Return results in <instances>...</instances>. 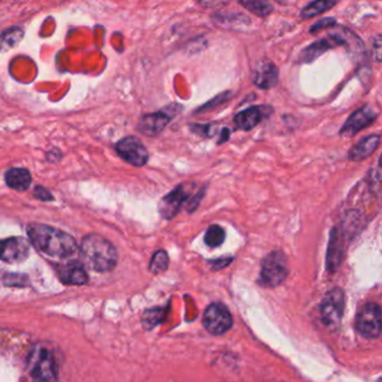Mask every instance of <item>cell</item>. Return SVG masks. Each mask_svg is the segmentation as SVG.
<instances>
[{"instance_id":"obj_1","label":"cell","mask_w":382,"mask_h":382,"mask_svg":"<svg viewBox=\"0 0 382 382\" xmlns=\"http://www.w3.org/2000/svg\"><path fill=\"white\" fill-rule=\"evenodd\" d=\"M27 234L31 243L51 257H71L78 251L73 236L50 225L32 223L27 227Z\"/></svg>"},{"instance_id":"obj_2","label":"cell","mask_w":382,"mask_h":382,"mask_svg":"<svg viewBox=\"0 0 382 382\" xmlns=\"http://www.w3.org/2000/svg\"><path fill=\"white\" fill-rule=\"evenodd\" d=\"M81 254L96 272H110L117 265V250L100 234H91L82 240Z\"/></svg>"},{"instance_id":"obj_3","label":"cell","mask_w":382,"mask_h":382,"mask_svg":"<svg viewBox=\"0 0 382 382\" xmlns=\"http://www.w3.org/2000/svg\"><path fill=\"white\" fill-rule=\"evenodd\" d=\"M356 42H360L359 37L354 35L349 30L342 28L336 30V32L331 33L327 37L320 38L318 41L313 42L312 44L305 47L299 54V62L301 63H312L318 58L323 55L327 51L334 49L336 46L345 47L351 49L356 45Z\"/></svg>"},{"instance_id":"obj_4","label":"cell","mask_w":382,"mask_h":382,"mask_svg":"<svg viewBox=\"0 0 382 382\" xmlns=\"http://www.w3.org/2000/svg\"><path fill=\"white\" fill-rule=\"evenodd\" d=\"M28 372L40 382H58V363L54 354L44 347H35L27 359Z\"/></svg>"},{"instance_id":"obj_5","label":"cell","mask_w":382,"mask_h":382,"mask_svg":"<svg viewBox=\"0 0 382 382\" xmlns=\"http://www.w3.org/2000/svg\"><path fill=\"white\" fill-rule=\"evenodd\" d=\"M288 275L287 258L281 251H272L263 258L260 281L267 287H276L284 283Z\"/></svg>"},{"instance_id":"obj_6","label":"cell","mask_w":382,"mask_h":382,"mask_svg":"<svg viewBox=\"0 0 382 382\" xmlns=\"http://www.w3.org/2000/svg\"><path fill=\"white\" fill-rule=\"evenodd\" d=\"M196 183L180 184L174 190L164 196L158 205V212L165 220H172L180 214L185 202L191 199V193Z\"/></svg>"},{"instance_id":"obj_7","label":"cell","mask_w":382,"mask_h":382,"mask_svg":"<svg viewBox=\"0 0 382 382\" xmlns=\"http://www.w3.org/2000/svg\"><path fill=\"white\" fill-rule=\"evenodd\" d=\"M203 324L207 332L214 336H222L232 327L234 318L223 304L214 303L205 309Z\"/></svg>"},{"instance_id":"obj_8","label":"cell","mask_w":382,"mask_h":382,"mask_svg":"<svg viewBox=\"0 0 382 382\" xmlns=\"http://www.w3.org/2000/svg\"><path fill=\"white\" fill-rule=\"evenodd\" d=\"M345 293L340 288H334L325 295L321 304V318L329 327H338L345 313Z\"/></svg>"},{"instance_id":"obj_9","label":"cell","mask_w":382,"mask_h":382,"mask_svg":"<svg viewBox=\"0 0 382 382\" xmlns=\"http://www.w3.org/2000/svg\"><path fill=\"white\" fill-rule=\"evenodd\" d=\"M356 327L365 338H378L381 333V309L379 305L369 303L362 307L356 316Z\"/></svg>"},{"instance_id":"obj_10","label":"cell","mask_w":382,"mask_h":382,"mask_svg":"<svg viewBox=\"0 0 382 382\" xmlns=\"http://www.w3.org/2000/svg\"><path fill=\"white\" fill-rule=\"evenodd\" d=\"M120 157L134 166H144L149 159V153L141 140L134 136L123 138L116 145Z\"/></svg>"},{"instance_id":"obj_11","label":"cell","mask_w":382,"mask_h":382,"mask_svg":"<svg viewBox=\"0 0 382 382\" xmlns=\"http://www.w3.org/2000/svg\"><path fill=\"white\" fill-rule=\"evenodd\" d=\"M272 114L274 109L270 105H254L236 114L234 118V125L241 132H250Z\"/></svg>"},{"instance_id":"obj_12","label":"cell","mask_w":382,"mask_h":382,"mask_svg":"<svg viewBox=\"0 0 382 382\" xmlns=\"http://www.w3.org/2000/svg\"><path fill=\"white\" fill-rule=\"evenodd\" d=\"M376 118H378V114L374 109L371 108L370 105H363L351 114L342 127L340 134L343 137H354L358 132L367 128L371 123H374Z\"/></svg>"},{"instance_id":"obj_13","label":"cell","mask_w":382,"mask_h":382,"mask_svg":"<svg viewBox=\"0 0 382 382\" xmlns=\"http://www.w3.org/2000/svg\"><path fill=\"white\" fill-rule=\"evenodd\" d=\"M30 254V245L21 236L0 240V260L5 263H21Z\"/></svg>"},{"instance_id":"obj_14","label":"cell","mask_w":382,"mask_h":382,"mask_svg":"<svg viewBox=\"0 0 382 382\" xmlns=\"http://www.w3.org/2000/svg\"><path fill=\"white\" fill-rule=\"evenodd\" d=\"M169 111H171V107L168 109L158 111V112H153V114L143 116L139 120V125H138L139 132L148 137H155L161 134L175 116V114H171Z\"/></svg>"},{"instance_id":"obj_15","label":"cell","mask_w":382,"mask_h":382,"mask_svg":"<svg viewBox=\"0 0 382 382\" xmlns=\"http://www.w3.org/2000/svg\"><path fill=\"white\" fill-rule=\"evenodd\" d=\"M278 67L270 61H261L254 71V83L257 88L270 90L278 85Z\"/></svg>"},{"instance_id":"obj_16","label":"cell","mask_w":382,"mask_h":382,"mask_svg":"<svg viewBox=\"0 0 382 382\" xmlns=\"http://www.w3.org/2000/svg\"><path fill=\"white\" fill-rule=\"evenodd\" d=\"M380 134H370L362 138L356 146H353L349 152V159L352 162H362L370 157L380 146Z\"/></svg>"},{"instance_id":"obj_17","label":"cell","mask_w":382,"mask_h":382,"mask_svg":"<svg viewBox=\"0 0 382 382\" xmlns=\"http://www.w3.org/2000/svg\"><path fill=\"white\" fill-rule=\"evenodd\" d=\"M59 277L67 285H85L88 283V274L79 263H70L59 269Z\"/></svg>"},{"instance_id":"obj_18","label":"cell","mask_w":382,"mask_h":382,"mask_svg":"<svg viewBox=\"0 0 382 382\" xmlns=\"http://www.w3.org/2000/svg\"><path fill=\"white\" fill-rule=\"evenodd\" d=\"M7 185L16 191H26L32 183L31 173L25 168H12L7 171L5 175Z\"/></svg>"},{"instance_id":"obj_19","label":"cell","mask_w":382,"mask_h":382,"mask_svg":"<svg viewBox=\"0 0 382 382\" xmlns=\"http://www.w3.org/2000/svg\"><path fill=\"white\" fill-rule=\"evenodd\" d=\"M336 1H330V0H318L309 3L306 7L302 9L301 17L303 19L315 17V16L323 14V12L330 10L332 7L336 6Z\"/></svg>"},{"instance_id":"obj_20","label":"cell","mask_w":382,"mask_h":382,"mask_svg":"<svg viewBox=\"0 0 382 382\" xmlns=\"http://www.w3.org/2000/svg\"><path fill=\"white\" fill-rule=\"evenodd\" d=\"M240 5L248 9L249 12H254V15L259 17H267L272 14L274 7L272 3L263 1V0H240Z\"/></svg>"},{"instance_id":"obj_21","label":"cell","mask_w":382,"mask_h":382,"mask_svg":"<svg viewBox=\"0 0 382 382\" xmlns=\"http://www.w3.org/2000/svg\"><path fill=\"white\" fill-rule=\"evenodd\" d=\"M225 229L218 225H211L205 232V243L207 247L211 248H218L222 243H225Z\"/></svg>"},{"instance_id":"obj_22","label":"cell","mask_w":382,"mask_h":382,"mask_svg":"<svg viewBox=\"0 0 382 382\" xmlns=\"http://www.w3.org/2000/svg\"><path fill=\"white\" fill-rule=\"evenodd\" d=\"M168 254L165 250H158L153 256L150 263H149V270L153 274H162L168 268Z\"/></svg>"},{"instance_id":"obj_23","label":"cell","mask_w":382,"mask_h":382,"mask_svg":"<svg viewBox=\"0 0 382 382\" xmlns=\"http://www.w3.org/2000/svg\"><path fill=\"white\" fill-rule=\"evenodd\" d=\"M216 123H205V125H200V123H190V130L198 136L201 137L211 138L214 137L216 132Z\"/></svg>"},{"instance_id":"obj_24","label":"cell","mask_w":382,"mask_h":382,"mask_svg":"<svg viewBox=\"0 0 382 382\" xmlns=\"http://www.w3.org/2000/svg\"><path fill=\"white\" fill-rule=\"evenodd\" d=\"M231 92L230 91H225L223 94L216 96L214 99L210 100L209 103H205V105L200 107L198 110H196V114H200V112H205V111L211 110V109H214L218 105H223V103H227L228 100H230Z\"/></svg>"},{"instance_id":"obj_25","label":"cell","mask_w":382,"mask_h":382,"mask_svg":"<svg viewBox=\"0 0 382 382\" xmlns=\"http://www.w3.org/2000/svg\"><path fill=\"white\" fill-rule=\"evenodd\" d=\"M162 311L161 309H150V311H147L143 316V323L145 327H154L156 324L158 323L157 318H161Z\"/></svg>"},{"instance_id":"obj_26","label":"cell","mask_w":382,"mask_h":382,"mask_svg":"<svg viewBox=\"0 0 382 382\" xmlns=\"http://www.w3.org/2000/svg\"><path fill=\"white\" fill-rule=\"evenodd\" d=\"M336 21L334 18H322L320 21H316L314 25H312V27L309 28V33L318 32V31L324 30V28H327V27L336 26Z\"/></svg>"},{"instance_id":"obj_27","label":"cell","mask_w":382,"mask_h":382,"mask_svg":"<svg viewBox=\"0 0 382 382\" xmlns=\"http://www.w3.org/2000/svg\"><path fill=\"white\" fill-rule=\"evenodd\" d=\"M205 189L202 187V190L196 193V196H193L189 201H187V211L192 214L194 211L199 207L200 203H201L202 200H203V196H205Z\"/></svg>"},{"instance_id":"obj_28","label":"cell","mask_w":382,"mask_h":382,"mask_svg":"<svg viewBox=\"0 0 382 382\" xmlns=\"http://www.w3.org/2000/svg\"><path fill=\"white\" fill-rule=\"evenodd\" d=\"M35 196L37 199L43 200V201H50V200H52L51 193L43 189V187H36Z\"/></svg>"},{"instance_id":"obj_29","label":"cell","mask_w":382,"mask_h":382,"mask_svg":"<svg viewBox=\"0 0 382 382\" xmlns=\"http://www.w3.org/2000/svg\"><path fill=\"white\" fill-rule=\"evenodd\" d=\"M229 139H230V129H222L221 134H220V139L218 140V145H221V144L227 143Z\"/></svg>"},{"instance_id":"obj_30","label":"cell","mask_w":382,"mask_h":382,"mask_svg":"<svg viewBox=\"0 0 382 382\" xmlns=\"http://www.w3.org/2000/svg\"><path fill=\"white\" fill-rule=\"evenodd\" d=\"M376 44H374V49L376 50V60L380 62V55H381V36L378 35L374 38Z\"/></svg>"}]
</instances>
